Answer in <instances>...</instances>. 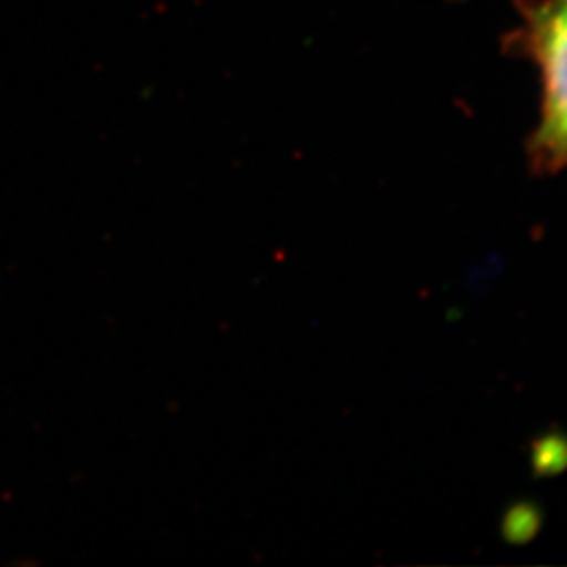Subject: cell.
I'll list each match as a JSON object with an SVG mask.
<instances>
[{"instance_id": "cell-1", "label": "cell", "mask_w": 567, "mask_h": 567, "mask_svg": "<svg viewBox=\"0 0 567 567\" xmlns=\"http://www.w3.org/2000/svg\"><path fill=\"white\" fill-rule=\"evenodd\" d=\"M532 47L543 72V147L559 154L567 142V0H548L536 11Z\"/></svg>"}]
</instances>
